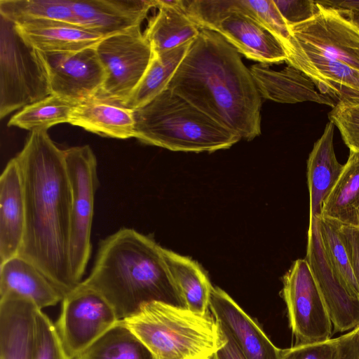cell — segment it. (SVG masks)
<instances>
[{
    "mask_svg": "<svg viewBox=\"0 0 359 359\" xmlns=\"http://www.w3.org/2000/svg\"><path fill=\"white\" fill-rule=\"evenodd\" d=\"M15 158L25 202V229L18 256L36 266L65 296L77 285L69 263L72 194L64 150L47 131H33Z\"/></svg>",
    "mask_w": 359,
    "mask_h": 359,
    "instance_id": "obj_1",
    "label": "cell"
},
{
    "mask_svg": "<svg viewBox=\"0 0 359 359\" xmlns=\"http://www.w3.org/2000/svg\"><path fill=\"white\" fill-rule=\"evenodd\" d=\"M166 88L241 139L261 134L262 98L250 69L214 31L201 29Z\"/></svg>",
    "mask_w": 359,
    "mask_h": 359,
    "instance_id": "obj_2",
    "label": "cell"
},
{
    "mask_svg": "<svg viewBox=\"0 0 359 359\" xmlns=\"http://www.w3.org/2000/svg\"><path fill=\"white\" fill-rule=\"evenodd\" d=\"M162 249L133 229H120L100 242L91 273L81 283L100 293L119 320L153 301L182 306Z\"/></svg>",
    "mask_w": 359,
    "mask_h": 359,
    "instance_id": "obj_3",
    "label": "cell"
},
{
    "mask_svg": "<svg viewBox=\"0 0 359 359\" xmlns=\"http://www.w3.org/2000/svg\"><path fill=\"white\" fill-rule=\"evenodd\" d=\"M148 348L154 359H214L225 341L219 323L182 306L153 301L120 320Z\"/></svg>",
    "mask_w": 359,
    "mask_h": 359,
    "instance_id": "obj_4",
    "label": "cell"
},
{
    "mask_svg": "<svg viewBox=\"0 0 359 359\" xmlns=\"http://www.w3.org/2000/svg\"><path fill=\"white\" fill-rule=\"evenodd\" d=\"M134 115L135 138L171 151L212 152L241 140L168 88Z\"/></svg>",
    "mask_w": 359,
    "mask_h": 359,
    "instance_id": "obj_5",
    "label": "cell"
},
{
    "mask_svg": "<svg viewBox=\"0 0 359 359\" xmlns=\"http://www.w3.org/2000/svg\"><path fill=\"white\" fill-rule=\"evenodd\" d=\"M51 95L39 52L15 25L0 18V117Z\"/></svg>",
    "mask_w": 359,
    "mask_h": 359,
    "instance_id": "obj_6",
    "label": "cell"
},
{
    "mask_svg": "<svg viewBox=\"0 0 359 359\" xmlns=\"http://www.w3.org/2000/svg\"><path fill=\"white\" fill-rule=\"evenodd\" d=\"M184 4L201 29L219 34L245 57L269 65L287 59L283 43L257 21L236 11L232 0H184Z\"/></svg>",
    "mask_w": 359,
    "mask_h": 359,
    "instance_id": "obj_7",
    "label": "cell"
},
{
    "mask_svg": "<svg viewBox=\"0 0 359 359\" xmlns=\"http://www.w3.org/2000/svg\"><path fill=\"white\" fill-rule=\"evenodd\" d=\"M71 188L69 263L79 285L89 261L94 197L98 184L96 157L88 145L64 150Z\"/></svg>",
    "mask_w": 359,
    "mask_h": 359,
    "instance_id": "obj_8",
    "label": "cell"
},
{
    "mask_svg": "<svg viewBox=\"0 0 359 359\" xmlns=\"http://www.w3.org/2000/svg\"><path fill=\"white\" fill-rule=\"evenodd\" d=\"M96 50L107 76L95 98L123 106L152 60L151 46L137 26L104 38Z\"/></svg>",
    "mask_w": 359,
    "mask_h": 359,
    "instance_id": "obj_9",
    "label": "cell"
},
{
    "mask_svg": "<svg viewBox=\"0 0 359 359\" xmlns=\"http://www.w3.org/2000/svg\"><path fill=\"white\" fill-rule=\"evenodd\" d=\"M61 302L55 327L69 359L84 351L120 320L100 293L81 283L65 294Z\"/></svg>",
    "mask_w": 359,
    "mask_h": 359,
    "instance_id": "obj_10",
    "label": "cell"
},
{
    "mask_svg": "<svg viewBox=\"0 0 359 359\" xmlns=\"http://www.w3.org/2000/svg\"><path fill=\"white\" fill-rule=\"evenodd\" d=\"M282 294L296 344L331 339L332 323L306 259H297L283 278Z\"/></svg>",
    "mask_w": 359,
    "mask_h": 359,
    "instance_id": "obj_11",
    "label": "cell"
},
{
    "mask_svg": "<svg viewBox=\"0 0 359 359\" xmlns=\"http://www.w3.org/2000/svg\"><path fill=\"white\" fill-rule=\"evenodd\" d=\"M316 3L318 11L312 18L289 26L287 48L316 53L359 70V28L336 10Z\"/></svg>",
    "mask_w": 359,
    "mask_h": 359,
    "instance_id": "obj_12",
    "label": "cell"
},
{
    "mask_svg": "<svg viewBox=\"0 0 359 359\" xmlns=\"http://www.w3.org/2000/svg\"><path fill=\"white\" fill-rule=\"evenodd\" d=\"M38 52L52 95L79 103L95 97L105 81L106 71L96 46L75 52Z\"/></svg>",
    "mask_w": 359,
    "mask_h": 359,
    "instance_id": "obj_13",
    "label": "cell"
},
{
    "mask_svg": "<svg viewBox=\"0 0 359 359\" xmlns=\"http://www.w3.org/2000/svg\"><path fill=\"white\" fill-rule=\"evenodd\" d=\"M335 332L359 325V299L353 297L329 265L320 243L316 219H309L306 258Z\"/></svg>",
    "mask_w": 359,
    "mask_h": 359,
    "instance_id": "obj_14",
    "label": "cell"
},
{
    "mask_svg": "<svg viewBox=\"0 0 359 359\" xmlns=\"http://www.w3.org/2000/svg\"><path fill=\"white\" fill-rule=\"evenodd\" d=\"M209 309L246 359H280V348L224 290L212 287Z\"/></svg>",
    "mask_w": 359,
    "mask_h": 359,
    "instance_id": "obj_15",
    "label": "cell"
},
{
    "mask_svg": "<svg viewBox=\"0 0 359 359\" xmlns=\"http://www.w3.org/2000/svg\"><path fill=\"white\" fill-rule=\"evenodd\" d=\"M77 25L104 38L141 26L155 0H71Z\"/></svg>",
    "mask_w": 359,
    "mask_h": 359,
    "instance_id": "obj_16",
    "label": "cell"
},
{
    "mask_svg": "<svg viewBox=\"0 0 359 359\" xmlns=\"http://www.w3.org/2000/svg\"><path fill=\"white\" fill-rule=\"evenodd\" d=\"M38 309L18 294L0 296V359H34Z\"/></svg>",
    "mask_w": 359,
    "mask_h": 359,
    "instance_id": "obj_17",
    "label": "cell"
},
{
    "mask_svg": "<svg viewBox=\"0 0 359 359\" xmlns=\"http://www.w3.org/2000/svg\"><path fill=\"white\" fill-rule=\"evenodd\" d=\"M25 229L24 188L18 163H7L0 177V262L19 255Z\"/></svg>",
    "mask_w": 359,
    "mask_h": 359,
    "instance_id": "obj_18",
    "label": "cell"
},
{
    "mask_svg": "<svg viewBox=\"0 0 359 359\" xmlns=\"http://www.w3.org/2000/svg\"><path fill=\"white\" fill-rule=\"evenodd\" d=\"M287 53L285 62L310 78L321 93L335 101L359 97V70L340 61L293 46L288 47Z\"/></svg>",
    "mask_w": 359,
    "mask_h": 359,
    "instance_id": "obj_19",
    "label": "cell"
},
{
    "mask_svg": "<svg viewBox=\"0 0 359 359\" xmlns=\"http://www.w3.org/2000/svg\"><path fill=\"white\" fill-rule=\"evenodd\" d=\"M250 72L262 98L280 103H297L306 101L334 107L337 102L321 93L313 81L293 66L287 65L276 71L269 65L256 63Z\"/></svg>",
    "mask_w": 359,
    "mask_h": 359,
    "instance_id": "obj_20",
    "label": "cell"
},
{
    "mask_svg": "<svg viewBox=\"0 0 359 359\" xmlns=\"http://www.w3.org/2000/svg\"><path fill=\"white\" fill-rule=\"evenodd\" d=\"M334 124L330 121L307 160L309 219L321 216L323 204L338 181L344 164L337 159L333 145Z\"/></svg>",
    "mask_w": 359,
    "mask_h": 359,
    "instance_id": "obj_21",
    "label": "cell"
},
{
    "mask_svg": "<svg viewBox=\"0 0 359 359\" xmlns=\"http://www.w3.org/2000/svg\"><path fill=\"white\" fill-rule=\"evenodd\" d=\"M0 296L14 293L42 310L62 302V292L32 263L20 256L0 265Z\"/></svg>",
    "mask_w": 359,
    "mask_h": 359,
    "instance_id": "obj_22",
    "label": "cell"
},
{
    "mask_svg": "<svg viewBox=\"0 0 359 359\" xmlns=\"http://www.w3.org/2000/svg\"><path fill=\"white\" fill-rule=\"evenodd\" d=\"M15 27L29 46L43 53L79 51L95 47L104 39L83 27L61 21L35 22Z\"/></svg>",
    "mask_w": 359,
    "mask_h": 359,
    "instance_id": "obj_23",
    "label": "cell"
},
{
    "mask_svg": "<svg viewBox=\"0 0 359 359\" xmlns=\"http://www.w3.org/2000/svg\"><path fill=\"white\" fill-rule=\"evenodd\" d=\"M155 5L158 12L144 32L154 54L196 39L201 28L187 13L184 0H155Z\"/></svg>",
    "mask_w": 359,
    "mask_h": 359,
    "instance_id": "obj_24",
    "label": "cell"
},
{
    "mask_svg": "<svg viewBox=\"0 0 359 359\" xmlns=\"http://www.w3.org/2000/svg\"><path fill=\"white\" fill-rule=\"evenodd\" d=\"M68 123L106 137L128 139L135 135L134 109L95 97L78 103Z\"/></svg>",
    "mask_w": 359,
    "mask_h": 359,
    "instance_id": "obj_25",
    "label": "cell"
},
{
    "mask_svg": "<svg viewBox=\"0 0 359 359\" xmlns=\"http://www.w3.org/2000/svg\"><path fill=\"white\" fill-rule=\"evenodd\" d=\"M162 252L182 306L201 314L208 313L212 285L206 274L190 258L163 248Z\"/></svg>",
    "mask_w": 359,
    "mask_h": 359,
    "instance_id": "obj_26",
    "label": "cell"
},
{
    "mask_svg": "<svg viewBox=\"0 0 359 359\" xmlns=\"http://www.w3.org/2000/svg\"><path fill=\"white\" fill-rule=\"evenodd\" d=\"M321 216L359 228V154L350 151L344 170L325 201Z\"/></svg>",
    "mask_w": 359,
    "mask_h": 359,
    "instance_id": "obj_27",
    "label": "cell"
},
{
    "mask_svg": "<svg viewBox=\"0 0 359 359\" xmlns=\"http://www.w3.org/2000/svg\"><path fill=\"white\" fill-rule=\"evenodd\" d=\"M192 41L168 51L154 53L142 79L123 106L137 109L162 93L168 87Z\"/></svg>",
    "mask_w": 359,
    "mask_h": 359,
    "instance_id": "obj_28",
    "label": "cell"
},
{
    "mask_svg": "<svg viewBox=\"0 0 359 359\" xmlns=\"http://www.w3.org/2000/svg\"><path fill=\"white\" fill-rule=\"evenodd\" d=\"M0 15L15 25L41 21L77 25L71 0H0Z\"/></svg>",
    "mask_w": 359,
    "mask_h": 359,
    "instance_id": "obj_29",
    "label": "cell"
},
{
    "mask_svg": "<svg viewBox=\"0 0 359 359\" xmlns=\"http://www.w3.org/2000/svg\"><path fill=\"white\" fill-rule=\"evenodd\" d=\"M73 359H154L148 348L118 323Z\"/></svg>",
    "mask_w": 359,
    "mask_h": 359,
    "instance_id": "obj_30",
    "label": "cell"
},
{
    "mask_svg": "<svg viewBox=\"0 0 359 359\" xmlns=\"http://www.w3.org/2000/svg\"><path fill=\"white\" fill-rule=\"evenodd\" d=\"M78 103L50 95L22 108L8 121V126L33 131L46 130L59 123H68Z\"/></svg>",
    "mask_w": 359,
    "mask_h": 359,
    "instance_id": "obj_31",
    "label": "cell"
},
{
    "mask_svg": "<svg viewBox=\"0 0 359 359\" xmlns=\"http://www.w3.org/2000/svg\"><path fill=\"white\" fill-rule=\"evenodd\" d=\"M316 219L320 243L329 265L348 292L359 299V289L339 234L338 223L322 216Z\"/></svg>",
    "mask_w": 359,
    "mask_h": 359,
    "instance_id": "obj_32",
    "label": "cell"
},
{
    "mask_svg": "<svg viewBox=\"0 0 359 359\" xmlns=\"http://www.w3.org/2000/svg\"><path fill=\"white\" fill-rule=\"evenodd\" d=\"M234 8L252 18L272 33L287 48L291 39L289 26L273 0H233Z\"/></svg>",
    "mask_w": 359,
    "mask_h": 359,
    "instance_id": "obj_33",
    "label": "cell"
},
{
    "mask_svg": "<svg viewBox=\"0 0 359 359\" xmlns=\"http://www.w3.org/2000/svg\"><path fill=\"white\" fill-rule=\"evenodd\" d=\"M329 118L338 128L349 150L359 154V97L337 101Z\"/></svg>",
    "mask_w": 359,
    "mask_h": 359,
    "instance_id": "obj_34",
    "label": "cell"
},
{
    "mask_svg": "<svg viewBox=\"0 0 359 359\" xmlns=\"http://www.w3.org/2000/svg\"><path fill=\"white\" fill-rule=\"evenodd\" d=\"M34 359H69L60 343L55 324L41 309L36 314Z\"/></svg>",
    "mask_w": 359,
    "mask_h": 359,
    "instance_id": "obj_35",
    "label": "cell"
},
{
    "mask_svg": "<svg viewBox=\"0 0 359 359\" xmlns=\"http://www.w3.org/2000/svg\"><path fill=\"white\" fill-rule=\"evenodd\" d=\"M280 359H338L337 339L281 349Z\"/></svg>",
    "mask_w": 359,
    "mask_h": 359,
    "instance_id": "obj_36",
    "label": "cell"
},
{
    "mask_svg": "<svg viewBox=\"0 0 359 359\" xmlns=\"http://www.w3.org/2000/svg\"><path fill=\"white\" fill-rule=\"evenodd\" d=\"M273 1L288 26L304 22L312 18L318 11L316 1Z\"/></svg>",
    "mask_w": 359,
    "mask_h": 359,
    "instance_id": "obj_37",
    "label": "cell"
},
{
    "mask_svg": "<svg viewBox=\"0 0 359 359\" xmlns=\"http://www.w3.org/2000/svg\"><path fill=\"white\" fill-rule=\"evenodd\" d=\"M338 227L359 289V228L342 225L339 223H338Z\"/></svg>",
    "mask_w": 359,
    "mask_h": 359,
    "instance_id": "obj_38",
    "label": "cell"
},
{
    "mask_svg": "<svg viewBox=\"0 0 359 359\" xmlns=\"http://www.w3.org/2000/svg\"><path fill=\"white\" fill-rule=\"evenodd\" d=\"M336 339L338 359H359V325Z\"/></svg>",
    "mask_w": 359,
    "mask_h": 359,
    "instance_id": "obj_39",
    "label": "cell"
},
{
    "mask_svg": "<svg viewBox=\"0 0 359 359\" xmlns=\"http://www.w3.org/2000/svg\"><path fill=\"white\" fill-rule=\"evenodd\" d=\"M321 6L336 10L352 20L359 13V1H317Z\"/></svg>",
    "mask_w": 359,
    "mask_h": 359,
    "instance_id": "obj_40",
    "label": "cell"
},
{
    "mask_svg": "<svg viewBox=\"0 0 359 359\" xmlns=\"http://www.w3.org/2000/svg\"><path fill=\"white\" fill-rule=\"evenodd\" d=\"M222 330L225 341L215 353L214 359H246L229 334L223 329Z\"/></svg>",
    "mask_w": 359,
    "mask_h": 359,
    "instance_id": "obj_41",
    "label": "cell"
},
{
    "mask_svg": "<svg viewBox=\"0 0 359 359\" xmlns=\"http://www.w3.org/2000/svg\"><path fill=\"white\" fill-rule=\"evenodd\" d=\"M352 21L355 24V25L359 28V13L353 18Z\"/></svg>",
    "mask_w": 359,
    "mask_h": 359,
    "instance_id": "obj_42",
    "label": "cell"
}]
</instances>
